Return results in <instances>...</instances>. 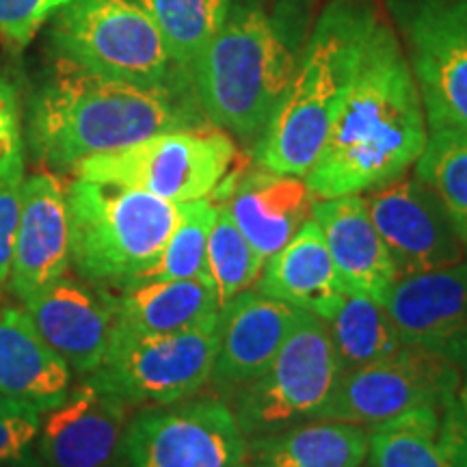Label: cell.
<instances>
[{
    "label": "cell",
    "mask_w": 467,
    "mask_h": 467,
    "mask_svg": "<svg viewBox=\"0 0 467 467\" xmlns=\"http://www.w3.org/2000/svg\"><path fill=\"white\" fill-rule=\"evenodd\" d=\"M426 137L416 76L392 26L379 17L340 113L303 180L317 200L361 195L405 175Z\"/></svg>",
    "instance_id": "cell-1"
},
{
    "label": "cell",
    "mask_w": 467,
    "mask_h": 467,
    "mask_svg": "<svg viewBox=\"0 0 467 467\" xmlns=\"http://www.w3.org/2000/svg\"><path fill=\"white\" fill-rule=\"evenodd\" d=\"M206 126L191 76L165 87L134 85L58 58L28 109V141L39 161L74 169L161 132Z\"/></svg>",
    "instance_id": "cell-2"
},
{
    "label": "cell",
    "mask_w": 467,
    "mask_h": 467,
    "mask_svg": "<svg viewBox=\"0 0 467 467\" xmlns=\"http://www.w3.org/2000/svg\"><path fill=\"white\" fill-rule=\"evenodd\" d=\"M303 26V0H232L223 26L189 67L206 121L258 141L299 66Z\"/></svg>",
    "instance_id": "cell-3"
},
{
    "label": "cell",
    "mask_w": 467,
    "mask_h": 467,
    "mask_svg": "<svg viewBox=\"0 0 467 467\" xmlns=\"http://www.w3.org/2000/svg\"><path fill=\"white\" fill-rule=\"evenodd\" d=\"M377 22L372 0H331L323 9L288 89L255 145L262 169L306 178L340 113Z\"/></svg>",
    "instance_id": "cell-4"
},
{
    "label": "cell",
    "mask_w": 467,
    "mask_h": 467,
    "mask_svg": "<svg viewBox=\"0 0 467 467\" xmlns=\"http://www.w3.org/2000/svg\"><path fill=\"white\" fill-rule=\"evenodd\" d=\"M69 266L85 282L121 285L141 279L171 236L180 203L145 191L76 178L67 186Z\"/></svg>",
    "instance_id": "cell-5"
},
{
    "label": "cell",
    "mask_w": 467,
    "mask_h": 467,
    "mask_svg": "<svg viewBox=\"0 0 467 467\" xmlns=\"http://www.w3.org/2000/svg\"><path fill=\"white\" fill-rule=\"evenodd\" d=\"M50 44L58 58L134 85L165 87L189 78L139 0H67L55 16Z\"/></svg>",
    "instance_id": "cell-6"
},
{
    "label": "cell",
    "mask_w": 467,
    "mask_h": 467,
    "mask_svg": "<svg viewBox=\"0 0 467 467\" xmlns=\"http://www.w3.org/2000/svg\"><path fill=\"white\" fill-rule=\"evenodd\" d=\"M236 161V145L219 128L161 132L126 148L89 156L74 167L89 182L145 191L171 203L206 200Z\"/></svg>",
    "instance_id": "cell-7"
},
{
    "label": "cell",
    "mask_w": 467,
    "mask_h": 467,
    "mask_svg": "<svg viewBox=\"0 0 467 467\" xmlns=\"http://www.w3.org/2000/svg\"><path fill=\"white\" fill-rule=\"evenodd\" d=\"M340 379L327 323L301 312L266 370L236 394L234 416L247 440L317 420L334 399Z\"/></svg>",
    "instance_id": "cell-8"
},
{
    "label": "cell",
    "mask_w": 467,
    "mask_h": 467,
    "mask_svg": "<svg viewBox=\"0 0 467 467\" xmlns=\"http://www.w3.org/2000/svg\"><path fill=\"white\" fill-rule=\"evenodd\" d=\"M219 350V318L159 336L113 329L100 368L83 381L134 402L169 405L195 396L208 381Z\"/></svg>",
    "instance_id": "cell-9"
},
{
    "label": "cell",
    "mask_w": 467,
    "mask_h": 467,
    "mask_svg": "<svg viewBox=\"0 0 467 467\" xmlns=\"http://www.w3.org/2000/svg\"><path fill=\"white\" fill-rule=\"evenodd\" d=\"M121 467H247V437L217 399L143 409L126 424Z\"/></svg>",
    "instance_id": "cell-10"
},
{
    "label": "cell",
    "mask_w": 467,
    "mask_h": 467,
    "mask_svg": "<svg viewBox=\"0 0 467 467\" xmlns=\"http://www.w3.org/2000/svg\"><path fill=\"white\" fill-rule=\"evenodd\" d=\"M429 128L467 132V0H392Z\"/></svg>",
    "instance_id": "cell-11"
},
{
    "label": "cell",
    "mask_w": 467,
    "mask_h": 467,
    "mask_svg": "<svg viewBox=\"0 0 467 467\" xmlns=\"http://www.w3.org/2000/svg\"><path fill=\"white\" fill-rule=\"evenodd\" d=\"M461 370L431 350L405 344L377 364L342 375L325 420L379 426L418 407L446 405L457 399Z\"/></svg>",
    "instance_id": "cell-12"
},
{
    "label": "cell",
    "mask_w": 467,
    "mask_h": 467,
    "mask_svg": "<svg viewBox=\"0 0 467 467\" xmlns=\"http://www.w3.org/2000/svg\"><path fill=\"white\" fill-rule=\"evenodd\" d=\"M368 213L381 234L396 275L409 277L465 260V244L454 232L435 192L416 175H400L368 191Z\"/></svg>",
    "instance_id": "cell-13"
},
{
    "label": "cell",
    "mask_w": 467,
    "mask_h": 467,
    "mask_svg": "<svg viewBox=\"0 0 467 467\" xmlns=\"http://www.w3.org/2000/svg\"><path fill=\"white\" fill-rule=\"evenodd\" d=\"M383 306L402 344L467 368V258L396 279Z\"/></svg>",
    "instance_id": "cell-14"
},
{
    "label": "cell",
    "mask_w": 467,
    "mask_h": 467,
    "mask_svg": "<svg viewBox=\"0 0 467 467\" xmlns=\"http://www.w3.org/2000/svg\"><path fill=\"white\" fill-rule=\"evenodd\" d=\"M25 312L69 370L85 379L100 368L115 325L107 288L66 273L28 296Z\"/></svg>",
    "instance_id": "cell-15"
},
{
    "label": "cell",
    "mask_w": 467,
    "mask_h": 467,
    "mask_svg": "<svg viewBox=\"0 0 467 467\" xmlns=\"http://www.w3.org/2000/svg\"><path fill=\"white\" fill-rule=\"evenodd\" d=\"M126 424L128 402L83 381L42 413L39 452L48 467H110Z\"/></svg>",
    "instance_id": "cell-16"
},
{
    "label": "cell",
    "mask_w": 467,
    "mask_h": 467,
    "mask_svg": "<svg viewBox=\"0 0 467 467\" xmlns=\"http://www.w3.org/2000/svg\"><path fill=\"white\" fill-rule=\"evenodd\" d=\"M67 271V189L55 175L35 173L22 184L20 221L9 273L11 292L25 303Z\"/></svg>",
    "instance_id": "cell-17"
},
{
    "label": "cell",
    "mask_w": 467,
    "mask_h": 467,
    "mask_svg": "<svg viewBox=\"0 0 467 467\" xmlns=\"http://www.w3.org/2000/svg\"><path fill=\"white\" fill-rule=\"evenodd\" d=\"M217 200L262 260L275 255L312 217L317 197L306 180L266 169L234 175L217 186Z\"/></svg>",
    "instance_id": "cell-18"
},
{
    "label": "cell",
    "mask_w": 467,
    "mask_h": 467,
    "mask_svg": "<svg viewBox=\"0 0 467 467\" xmlns=\"http://www.w3.org/2000/svg\"><path fill=\"white\" fill-rule=\"evenodd\" d=\"M299 309L244 290L219 309V350L213 381L221 388H243L266 370L299 320Z\"/></svg>",
    "instance_id": "cell-19"
},
{
    "label": "cell",
    "mask_w": 467,
    "mask_h": 467,
    "mask_svg": "<svg viewBox=\"0 0 467 467\" xmlns=\"http://www.w3.org/2000/svg\"><path fill=\"white\" fill-rule=\"evenodd\" d=\"M312 219L323 232L347 295H364L383 303L399 275L381 234L368 213L366 197L344 195L317 200Z\"/></svg>",
    "instance_id": "cell-20"
},
{
    "label": "cell",
    "mask_w": 467,
    "mask_h": 467,
    "mask_svg": "<svg viewBox=\"0 0 467 467\" xmlns=\"http://www.w3.org/2000/svg\"><path fill=\"white\" fill-rule=\"evenodd\" d=\"M366 459L370 467H467V416L459 399L372 426Z\"/></svg>",
    "instance_id": "cell-21"
},
{
    "label": "cell",
    "mask_w": 467,
    "mask_h": 467,
    "mask_svg": "<svg viewBox=\"0 0 467 467\" xmlns=\"http://www.w3.org/2000/svg\"><path fill=\"white\" fill-rule=\"evenodd\" d=\"M255 290L325 323L334 317L347 290L317 221L309 217L285 247L265 262Z\"/></svg>",
    "instance_id": "cell-22"
},
{
    "label": "cell",
    "mask_w": 467,
    "mask_h": 467,
    "mask_svg": "<svg viewBox=\"0 0 467 467\" xmlns=\"http://www.w3.org/2000/svg\"><path fill=\"white\" fill-rule=\"evenodd\" d=\"M72 370L25 309H0V394L25 400L46 413L67 399Z\"/></svg>",
    "instance_id": "cell-23"
},
{
    "label": "cell",
    "mask_w": 467,
    "mask_h": 467,
    "mask_svg": "<svg viewBox=\"0 0 467 467\" xmlns=\"http://www.w3.org/2000/svg\"><path fill=\"white\" fill-rule=\"evenodd\" d=\"M113 329L134 336L175 334L219 318V303L202 279H137L113 295Z\"/></svg>",
    "instance_id": "cell-24"
},
{
    "label": "cell",
    "mask_w": 467,
    "mask_h": 467,
    "mask_svg": "<svg viewBox=\"0 0 467 467\" xmlns=\"http://www.w3.org/2000/svg\"><path fill=\"white\" fill-rule=\"evenodd\" d=\"M366 457V426L337 420H307L247 440V467H361Z\"/></svg>",
    "instance_id": "cell-25"
},
{
    "label": "cell",
    "mask_w": 467,
    "mask_h": 467,
    "mask_svg": "<svg viewBox=\"0 0 467 467\" xmlns=\"http://www.w3.org/2000/svg\"><path fill=\"white\" fill-rule=\"evenodd\" d=\"M327 329L342 375L377 364L405 347L383 303L364 295L344 296L337 312L327 320Z\"/></svg>",
    "instance_id": "cell-26"
},
{
    "label": "cell",
    "mask_w": 467,
    "mask_h": 467,
    "mask_svg": "<svg viewBox=\"0 0 467 467\" xmlns=\"http://www.w3.org/2000/svg\"><path fill=\"white\" fill-rule=\"evenodd\" d=\"M416 178L435 192L467 249V132L448 126L429 128L416 161Z\"/></svg>",
    "instance_id": "cell-27"
},
{
    "label": "cell",
    "mask_w": 467,
    "mask_h": 467,
    "mask_svg": "<svg viewBox=\"0 0 467 467\" xmlns=\"http://www.w3.org/2000/svg\"><path fill=\"white\" fill-rule=\"evenodd\" d=\"M162 35L169 57L180 69L192 66L223 26L232 0H139Z\"/></svg>",
    "instance_id": "cell-28"
},
{
    "label": "cell",
    "mask_w": 467,
    "mask_h": 467,
    "mask_svg": "<svg viewBox=\"0 0 467 467\" xmlns=\"http://www.w3.org/2000/svg\"><path fill=\"white\" fill-rule=\"evenodd\" d=\"M265 260L234 223L230 213L217 203V219L210 230L203 282L217 296L219 307L255 284Z\"/></svg>",
    "instance_id": "cell-29"
},
{
    "label": "cell",
    "mask_w": 467,
    "mask_h": 467,
    "mask_svg": "<svg viewBox=\"0 0 467 467\" xmlns=\"http://www.w3.org/2000/svg\"><path fill=\"white\" fill-rule=\"evenodd\" d=\"M217 219V203L195 200L180 203V214L161 258L141 279H202L206 266L210 230Z\"/></svg>",
    "instance_id": "cell-30"
},
{
    "label": "cell",
    "mask_w": 467,
    "mask_h": 467,
    "mask_svg": "<svg viewBox=\"0 0 467 467\" xmlns=\"http://www.w3.org/2000/svg\"><path fill=\"white\" fill-rule=\"evenodd\" d=\"M42 429V411L25 400L0 394V463H22Z\"/></svg>",
    "instance_id": "cell-31"
},
{
    "label": "cell",
    "mask_w": 467,
    "mask_h": 467,
    "mask_svg": "<svg viewBox=\"0 0 467 467\" xmlns=\"http://www.w3.org/2000/svg\"><path fill=\"white\" fill-rule=\"evenodd\" d=\"M66 5L67 0H0V42L22 50Z\"/></svg>",
    "instance_id": "cell-32"
},
{
    "label": "cell",
    "mask_w": 467,
    "mask_h": 467,
    "mask_svg": "<svg viewBox=\"0 0 467 467\" xmlns=\"http://www.w3.org/2000/svg\"><path fill=\"white\" fill-rule=\"evenodd\" d=\"M25 173L20 109L14 87L0 80V178Z\"/></svg>",
    "instance_id": "cell-33"
},
{
    "label": "cell",
    "mask_w": 467,
    "mask_h": 467,
    "mask_svg": "<svg viewBox=\"0 0 467 467\" xmlns=\"http://www.w3.org/2000/svg\"><path fill=\"white\" fill-rule=\"evenodd\" d=\"M22 184L25 173H14L0 178V288L9 284L11 258L22 208Z\"/></svg>",
    "instance_id": "cell-34"
},
{
    "label": "cell",
    "mask_w": 467,
    "mask_h": 467,
    "mask_svg": "<svg viewBox=\"0 0 467 467\" xmlns=\"http://www.w3.org/2000/svg\"><path fill=\"white\" fill-rule=\"evenodd\" d=\"M457 399H459L461 407H463V411H465V416H467V379H465V383H461Z\"/></svg>",
    "instance_id": "cell-35"
}]
</instances>
